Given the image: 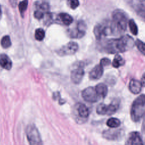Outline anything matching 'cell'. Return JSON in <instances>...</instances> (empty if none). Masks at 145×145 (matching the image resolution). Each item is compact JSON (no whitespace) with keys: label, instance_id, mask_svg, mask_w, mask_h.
<instances>
[{"label":"cell","instance_id":"1","mask_svg":"<svg viewBox=\"0 0 145 145\" xmlns=\"http://www.w3.org/2000/svg\"><path fill=\"white\" fill-rule=\"evenodd\" d=\"M133 39L126 35L118 39L107 40L101 43V49L108 53H122L131 49L134 45Z\"/></svg>","mask_w":145,"mask_h":145},{"label":"cell","instance_id":"2","mask_svg":"<svg viewBox=\"0 0 145 145\" xmlns=\"http://www.w3.org/2000/svg\"><path fill=\"white\" fill-rule=\"evenodd\" d=\"M120 32L113 21L105 20L97 24L93 29V33L97 40H100L108 35Z\"/></svg>","mask_w":145,"mask_h":145},{"label":"cell","instance_id":"3","mask_svg":"<svg viewBox=\"0 0 145 145\" xmlns=\"http://www.w3.org/2000/svg\"><path fill=\"white\" fill-rule=\"evenodd\" d=\"M145 115V94L139 96L133 101L131 110L130 116L134 122L139 121Z\"/></svg>","mask_w":145,"mask_h":145},{"label":"cell","instance_id":"4","mask_svg":"<svg viewBox=\"0 0 145 145\" xmlns=\"http://www.w3.org/2000/svg\"><path fill=\"white\" fill-rule=\"evenodd\" d=\"M112 21L120 32L126 29L127 18L126 13L120 9L115 10L112 14Z\"/></svg>","mask_w":145,"mask_h":145},{"label":"cell","instance_id":"5","mask_svg":"<svg viewBox=\"0 0 145 145\" xmlns=\"http://www.w3.org/2000/svg\"><path fill=\"white\" fill-rule=\"evenodd\" d=\"M119 106V100L115 99L109 105L104 103L100 104L96 108V112L100 115H112L117 112Z\"/></svg>","mask_w":145,"mask_h":145},{"label":"cell","instance_id":"6","mask_svg":"<svg viewBox=\"0 0 145 145\" xmlns=\"http://www.w3.org/2000/svg\"><path fill=\"white\" fill-rule=\"evenodd\" d=\"M26 134L30 145H42L40 134L34 125H29L27 126Z\"/></svg>","mask_w":145,"mask_h":145},{"label":"cell","instance_id":"7","mask_svg":"<svg viewBox=\"0 0 145 145\" xmlns=\"http://www.w3.org/2000/svg\"><path fill=\"white\" fill-rule=\"evenodd\" d=\"M86 28V24L84 22L78 21L75 27L68 31L69 36L72 39H80L85 35Z\"/></svg>","mask_w":145,"mask_h":145},{"label":"cell","instance_id":"8","mask_svg":"<svg viewBox=\"0 0 145 145\" xmlns=\"http://www.w3.org/2000/svg\"><path fill=\"white\" fill-rule=\"evenodd\" d=\"M82 96L86 101L91 103L97 102L100 97L96 92L95 88L92 87H88L83 89L82 92Z\"/></svg>","mask_w":145,"mask_h":145},{"label":"cell","instance_id":"9","mask_svg":"<svg viewBox=\"0 0 145 145\" xmlns=\"http://www.w3.org/2000/svg\"><path fill=\"white\" fill-rule=\"evenodd\" d=\"M78 49V45L76 42L71 41L63 46L57 52V54L61 56L72 55L75 54Z\"/></svg>","mask_w":145,"mask_h":145},{"label":"cell","instance_id":"10","mask_svg":"<svg viewBox=\"0 0 145 145\" xmlns=\"http://www.w3.org/2000/svg\"><path fill=\"white\" fill-rule=\"evenodd\" d=\"M129 4L137 15L145 19V0H129Z\"/></svg>","mask_w":145,"mask_h":145},{"label":"cell","instance_id":"11","mask_svg":"<svg viewBox=\"0 0 145 145\" xmlns=\"http://www.w3.org/2000/svg\"><path fill=\"white\" fill-rule=\"evenodd\" d=\"M84 75V71L83 68V66L79 65L74 69L71 72V81L75 84H79Z\"/></svg>","mask_w":145,"mask_h":145},{"label":"cell","instance_id":"12","mask_svg":"<svg viewBox=\"0 0 145 145\" xmlns=\"http://www.w3.org/2000/svg\"><path fill=\"white\" fill-rule=\"evenodd\" d=\"M123 132L121 129H109L103 133V137L110 140H116L122 137Z\"/></svg>","mask_w":145,"mask_h":145},{"label":"cell","instance_id":"13","mask_svg":"<svg viewBox=\"0 0 145 145\" xmlns=\"http://www.w3.org/2000/svg\"><path fill=\"white\" fill-rule=\"evenodd\" d=\"M125 145H143V142L138 132H131L127 139Z\"/></svg>","mask_w":145,"mask_h":145},{"label":"cell","instance_id":"14","mask_svg":"<svg viewBox=\"0 0 145 145\" xmlns=\"http://www.w3.org/2000/svg\"><path fill=\"white\" fill-rule=\"evenodd\" d=\"M104 72L103 66L100 64L96 65L89 72V78L91 80L99 79L103 75Z\"/></svg>","mask_w":145,"mask_h":145},{"label":"cell","instance_id":"15","mask_svg":"<svg viewBox=\"0 0 145 145\" xmlns=\"http://www.w3.org/2000/svg\"><path fill=\"white\" fill-rule=\"evenodd\" d=\"M142 84L141 82L138 80L132 79L129 82V88L130 92L134 94L139 93L142 90Z\"/></svg>","mask_w":145,"mask_h":145},{"label":"cell","instance_id":"16","mask_svg":"<svg viewBox=\"0 0 145 145\" xmlns=\"http://www.w3.org/2000/svg\"><path fill=\"white\" fill-rule=\"evenodd\" d=\"M76 111L78 115L80 118H87L89 116V110L88 108L82 103L78 104L76 106Z\"/></svg>","mask_w":145,"mask_h":145},{"label":"cell","instance_id":"17","mask_svg":"<svg viewBox=\"0 0 145 145\" xmlns=\"http://www.w3.org/2000/svg\"><path fill=\"white\" fill-rule=\"evenodd\" d=\"M0 66L6 70H10L12 67L11 60L5 54H0Z\"/></svg>","mask_w":145,"mask_h":145},{"label":"cell","instance_id":"18","mask_svg":"<svg viewBox=\"0 0 145 145\" xmlns=\"http://www.w3.org/2000/svg\"><path fill=\"white\" fill-rule=\"evenodd\" d=\"M95 88L100 97L104 98L107 95L108 88L104 83H99L96 86Z\"/></svg>","mask_w":145,"mask_h":145},{"label":"cell","instance_id":"19","mask_svg":"<svg viewBox=\"0 0 145 145\" xmlns=\"http://www.w3.org/2000/svg\"><path fill=\"white\" fill-rule=\"evenodd\" d=\"M59 18L63 24L66 25H69L73 22V19L71 16L67 13H61L59 15Z\"/></svg>","mask_w":145,"mask_h":145},{"label":"cell","instance_id":"20","mask_svg":"<svg viewBox=\"0 0 145 145\" xmlns=\"http://www.w3.org/2000/svg\"><path fill=\"white\" fill-rule=\"evenodd\" d=\"M106 125L109 127L114 129L120 126L121 122L119 119L114 117H112L108 120V121H106Z\"/></svg>","mask_w":145,"mask_h":145},{"label":"cell","instance_id":"21","mask_svg":"<svg viewBox=\"0 0 145 145\" xmlns=\"http://www.w3.org/2000/svg\"><path fill=\"white\" fill-rule=\"evenodd\" d=\"M125 63V61L122 58V57L118 54H116L113 60L112 66L115 68H118Z\"/></svg>","mask_w":145,"mask_h":145},{"label":"cell","instance_id":"22","mask_svg":"<svg viewBox=\"0 0 145 145\" xmlns=\"http://www.w3.org/2000/svg\"><path fill=\"white\" fill-rule=\"evenodd\" d=\"M1 45L3 48H8L11 45V42L10 40V37L8 35H6L3 36L1 41Z\"/></svg>","mask_w":145,"mask_h":145},{"label":"cell","instance_id":"23","mask_svg":"<svg viewBox=\"0 0 145 145\" xmlns=\"http://www.w3.org/2000/svg\"><path fill=\"white\" fill-rule=\"evenodd\" d=\"M45 31L42 28H37L35 31V37L38 41H42L45 37Z\"/></svg>","mask_w":145,"mask_h":145},{"label":"cell","instance_id":"24","mask_svg":"<svg viewBox=\"0 0 145 145\" xmlns=\"http://www.w3.org/2000/svg\"><path fill=\"white\" fill-rule=\"evenodd\" d=\"M128 23H129V26L130 27V31L132 33V34L134 35H137L138 34V27L136 23L134 21V20L130 19Z\"/></svg>","mask_w":145,"mask_h":145},{"label":"cell","instance_id":"25","mask_svg":"<svg viewBox=\"0 0 145 145\" xmlns=\"http://www.w3.org/2000/svg\"><path fill=\"white\" fill-rule=\"evenodd\" d=\"M28 0H23L19 4V10L22 16H23L24 12L27 10L28 6Z\"/></svg>","mask_w":145,"mask_h":145},{"label":"cell","instance_id":"26","mask_svg":"<svg viewBox=\"0 0 145 145\" xmlns=\"http://www.w3.org/2000/svg\"><path fill=\"white\" fill-rule=\"evenodd\" d=\"M135 45L138 50L145 56V43L140 41V40H137L135 41Z\"/></svg>","mask_w":145,"mask_h":145},{"label":"cell","instance_id":"27","mask_svg":"<svg viewBox=\"0 0 145 145\" xmlns=\"http://www.w3.org/2000/svg\"><path fill=\"white\" fill-rule=\"evenodd\" d=\"M67 4L72 9H75L79 5L78 0H67Z\"/></svg>","mask_w":145,"mask_h":145},{"label":"cell","instance_id":"28","mask_svg":"<svg viewBox=\"0 0 145 145\" xmlns=\"http://www.w3.org/2000/svg\"><path fill=\"white\" fill-rule=\"evenodd\" d=\"M34 16H35V18L37 19H40L43 18L44 13H43V12L41 10L38 9V10H37L35 11Z\"/></svg>","mask_w":145,"mask_h":145},{"label":"cell","instance_id":"29","mask_svg":"<svg viewBox=\"0 0 145 145\" xmlns=\"http://www.w3.org/2000/svg\"><path fill=\"white\" fill-rule=\"evenodd\" d=\"M100 64L102 65L103 67L104 66H107L110 64V61L107 58H103L100 60Z\"/></svg>","mask_w":145,"mask_h":145},{"label":"cell","instance_id":"30","mask_svg":"<svg viewBox=\"0 0 145 145\" xmlns=\"http://www.w3.org/2000/svg\"><path fill=\"white\" fill-rule=\"evenodd\" d=\"M141 84L142 87H145V72L143 74L142 78H141Z\"/></svg>","mask_w":145,"mask_h":145},{"label":"cell","instance_id":"31","mask_svg":"<svg viewBox=\"0 0 145 145\" xmlns=\"http://www.w3.org/2000/svg\"><path fill=\"white\" fill-rule=\"evenodd\" d=\"M1 16H2V10H1V6H0V19H1Z\"/></svg>","mask_w":145,"mask_h":145},{"label":"cell","instance_id":"32","mask_svg":"<svg viewBox=\"0 0 145 145\" xmlns=\"http://www.w3.org/2000/svg\"><path fill=\"white\" fill-rule=\"evenodd\" d=\"M143 145H145V140H144V143H143Z\"/></svg>","mask_w":145,"mask_h":145}]
</instances>
